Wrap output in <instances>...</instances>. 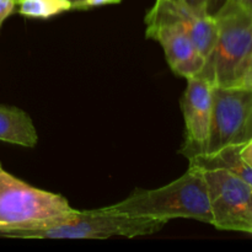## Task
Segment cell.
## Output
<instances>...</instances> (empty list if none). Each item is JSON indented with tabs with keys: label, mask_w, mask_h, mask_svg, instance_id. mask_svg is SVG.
Returning a JSON list of instances; mask_svg holds the SVG:
<instances>
[{
	"label": "cell",
	"mask_w": 252,
	"mask_h": 252,
	"mask_svg": "<svg viewBox=\"0 0 252 252\" xmlns=\"http://www.w3.org/2000/svg\"><path fill=\"white\" fill-rule=\"evenodd\" d=\"M103 208L123 216L166 221L185 218L211 225L213 221L203 172L199 167L192 165L181 177L165 186L135 191L123 201Z\"/></svg>",
	"instance_id": "6da1fadb"
},
{
	"label": "cell",
	"mask_w": 252,
	"mask_h": 252,
	"mask_svg": "<svg viewBox=\"0 0 252 252\" xmlns=\"http://www.w3.org/2000/svg\"><path fill=\"white\" fill-rule=\"evenodd\" d=\"M76 212L62 194L31 186L7 172L0 162V235L49 225Z\"/></svg>",
	"instance_id": "7a4b0ae2"
},
{
	"label": "cell",
	"mask_w": 252,
	"mask_h": 252,
	"mask_svg": "<svg viewBox=\"0 0 252 252\" xmlns=\"http://www.w3.org/2000/svg\"><path fill=\"white\" fill-rule=\"evenodd\" d=\"M169 221L112 213L105 208L78 211L70 218L39 228L12 230L1 234L17 239H108L112 236L137 238L161 230Z\"/></svg>",
	"instance_id": "3957f363"
},
{
	"label": "cell",
	"mask_w": 252,
	"mask_h": 252,
	"mask_svg": "<svg viewBox=\"0 0 252 252\" xmlns=\"http://www.w3.org/2000/svg\"><path fill=\"white\" fill-rule=\"evenodd\" d=\"M214 17L218 34L199 76L213 86L238 85L252 52V17L224 4Z\"/></svg>",
	"instance_id": "277c9868"
},
{
	"label": "cell",
	"mask_w": 252,
	"mask_h": 252,
	"mask_svg": "<svg viewBox=\"0 0 252 252\" xmlns=\"http://www.w3.org/2000/svg\"><path fill=\"white\" fill-rule=\"evenodd\" d=\"M212 118L204 153L213 155L252 138V90L243 85L213 86ZM199 157V155H198Z\"/></svg>",
	"instance_id": "5b68a950"
},
{
	"label": "cell",
	"mask_w": 252,
	"mask_h": 252,
	"mask_svg": "<svg viewBox=\"0 0 252 252\" xmlns=\"http://www.w3.org/2000/svg\"><path fill=\"white\" fill-rule=\"evenodd\" d=\"M199 169L203 172L208 187L213 218L212 225L219 230L252 234V187L250 185L221 167Z\"/></svg>",
	"instance_id": "8992f818"
},
{
	"label": "cell",
	"mask_w": 252,
	"mask_h": 252,
	"mask_svg": "<svg viewBox=\"0 0 252 252\" xmlns=\"http://www.w3.org/2000/svg\"><path fill=\"white\" fill-rule=\"evenodd\" d=\"M186 80L187 86L181 100L185 121V142L181 153L189 159L204 153L211 127L213 85L199 75Z\"/></svg>",
	"instance_id": "52a82bcc"
},
{
	"label": "cell",
	"mask_w": 252,
	"mask_h": 252,
	"mask_svg": "<svg viewBox=\"0 0 252 252\" xmlns=\"http://www.w3.org/2000/svg\"><path fill=\"white\" fill-rule=\"evenodd\" d=\"M144 22L149 25H169L187 34L204 58L209 56L216 44L218 24L214 15H201L192 11L175 0H155L145 15Z\"/></svg>",
	"instance_id": "ba28073f"
},
{
	"label": "cell",
	"mask_w": 252,
	"mask_h": 252,
	"mask_svg": "<svg viewBox=\"0 0 252 252\" xmlns=\"http://www.w3.org/2000/svg\"><path fill=\"white\" fill-rule=\"evenodd\" d=\"M145 36L161 46L170 69L177 76L187 79L203 70L206 58L181 30L169 25H149Z\"/></svg>",
	"instance_id": "9c48e42d"
},
{
	"label": "cell",
	"mask_w": 252,
	"mask_h": 252,
	"mask_svg": "<svg viewBox=\"0 0 252 252\" xmlns=\"http://www.w3.org/2000/svg\"><path fill=\"white\" fill-rule=\"evenodd\" d=\"M0 140L25 148L36 147L37 129L31 117L21 108L0 105Z\"/></svg>",
	"instance_id": "30bf717a"
},
{
	"label": "cell",
	"mask_w": 252,
	"mask_h": 252,
	"mask_svg": "<svg viewBox=\"0 0 252 252\" xmlns=\"http://www.w3.org/2000/svg\"><path fill=\"white\" fill-rule=\"evenodd\" d=\"M239 148L240 145L228 147L216 154L208 155V157L199 155V157L189 158V165L198 167H221V169L230 171L231 174L238 176L239 179L245 181L252 187V167L246 165L241 160L240 155H239Z\"/></svg>",
	"instance_id": "8fae6325"
},
{
	"label": "cell",
	"mask_w": 252,
	"mask_h": 252,
	"mask_svg": "<svg viewBox=\"0 0 252 252\" xmlns=\"http://www.w3.org/2000/svg\"><path fill=\"white\" fill-rule=\"evenodd\" d=\"M19 14L29 19H51L73 10L70 0H19Z\"/></svg>",
	"instance_id": "7c38bea8"
},
{
	"label": "cell",
	"mask_w": 252,
	"mask_h": 252,
	"mask_svg": "<svg viewBox=\"0 0 252 252\" xmlns=\"http://www.w3.org/2000/svg\"><path fill=\"white\" fill-rule=\"evenodd\" d=\"M175 1L185 5V6L189 7L192 11L197 12V14H211L209 12V6H211L212 0H175Z\"/></svg>",
	"instance_id": "4fadbf2b"
},
{
	"label": "cell",
	"mask_w": 252,
	"mask_h": 252,
	"mask_svg": "<svg viewBox=\"0 0 252 252\" xmlns=\"http://www.w3.org/2000/svg\"><path fill=\"white\" fill-rule=\"evenodd\" d=\"M16 6V0H0V30H1L5 20L14 14Z\"/></svg>",
	"instance_id": "5bb4252c"
},
{
	"label": "cell",
	"mask_w": 252,
	"mask_h": 252,
	"mask_svg": "<svg viewBox=\"0 0 252 252\" xmlns=\"http://www.w3.org/2000/svg\"><path fill=\"white\" fill-rule=\"evenodd\" d=\"M224 5L239 10L252 17V0H225Z\"/></svg>",
	"instance_id": "9a60e30c"
},
{
	"label": "cell",
	"mask_w": 252,
	"mask_h": 252,
	"mask_svg": "<svg viewBox=\"0 0 252 252\" xmlns=\"http://www.w3.org/2000/svg\"><path fill=\"white\" fill-rule=\"evenodd\" d=\"M239 155L246 165L252 167V138H250L246 143H244L243 145H240Z\"/></svg>",
	"instance_id": "2e32d148"
},
{
	"label": "cell",
	"mask_w": 252,
	"mask_h": 252,
	"mask_svg": "<svg viewBox=\"0 0 252 252\" xmlns=\"http://www.w3.org/2000/svg\"><path fill=\"white\" fill-rule=\"evenodd\" d=\"M122 0H83L81 1L80 10L90 9V7L102 6V5H110V4H118Z\"/></svg>",
	"instance_id": "e0dca14e"
},
{
	"label": "cell",
	"mask_w": 252,
	"mask_h": 252,
	"mask_svg": "<svg viewBox=\"0 0 252 252\" xmlns=\"http://www.w3.org/2000/svg\"><path fill=\"white\" fill-rule=\"evenodd\" d=\"M238 85L246 86V88L251 89V90H252V68L249 69V70L246 71L245 74H244V76L241 78L240 83H239Z\"/></svg>",
	"instance_id": "ac0fdd59"
},
{
	"label": "cell",
	"mask_w": 252,
	"mask_h": 252,
	"mask_svg": "<svg viewBox=\"0 0 252 252\" xmlns=\"http://www.w3.org/2000/svg\"><path fill=\"white\" fill-rule=\"evenodd\" d=\"M19 1V0H16V2ZM71 2H73V10H80V6H81V1L83 0H70Z\"/></svg>",
	"instance_id": "d6986e66"
},
{
	"label": "cell",
	"mask_w": 252,
	"mask_h": 252,
	"mask_svg": "<svg viewBox=\"0 0 252 252\" xmlns=\"http://www.w3.org/2000/svg\"><path fill=\"white\" fill-rule=\"evenodd\" d=\"M251 68H252V52H251L250 56H249L248 63H246V70H245V73L249 70V69H251Z\"/></svg>",
	"instance_id": "ffe728a7"
}]
</instances>
